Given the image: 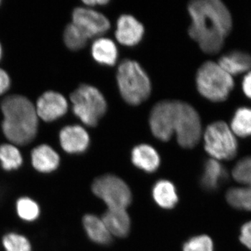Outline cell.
<instances>
[{
    "mask_svg": "<svg viewBox=\"0 0 251 251\" xmlns=\"http://www.w3.org/2000/svg\"><path fill=\"white\" fill-rule=\"evenodd\" d=\"M150 126L153 135L161 141H168L176 134L183 148H194L202 135L199 114L192 105L181 100H162L151 109Z\"/></svg>",
    "mask_w": 251,
    "mask_h": 251,
    "instance_id": "cell-1",
    "label": "cell"
},
{
    "mask_svg": "<svg viewBox=\"0 0 251 251\" xmlns=\"http://www.w3.org/2000/svg\"><path fill=\"white\" fill-rule=\"evenodd\" d=\"M191 18L188 34L203 52L216 54L232 28L230 12L220 0H195L188 6Z\"/></svg>",
    "mask_w": 251,
    "mask_h": 251,
    "instance_id": "cell-2",
    "label": "cell"
},
{
    "mask_svg": "<svg viewBox=\"0 0 251 251\" xmlns=\"http://www.w3.org/2000/svg\"><path fill=\"white\" fill-rule=\"evenodd\" d=\"M1 109L5 136L18 145L31 143L37 133L39 122L36 108L30 100L23 96H9L1 102Z\"/></svg>",
    "mask_w": 251,
    "mask_h": 251,
    "instance_id": "cell-3",
    "label": "cell"
},
{
    "mask_svg": "<svg viewBox=\"0 0 251 251\" xmlns=\"http://www.w3.org/2000/svg\"><path fill=\"white\" fill-rule=\"evenodd\" d=\"M117 80L122 98L130 105H139L151 94L150 77L134 60L125 59L120 63L117 69Z\"/></svg>",
    "mask_w": 251,
    "mask_h": 251,
    "instance_id": "cell-4",
    "label": "cell"
},
{
    "mask_svg": "<svg viewBox=\"0 0 251 251\" xmlns=\"http://www.w3.org/2000/svg\"><path fill=\"white\" fill-rule=\"evenodd\" d=\"M234 85L232 75L212 61L203 63L196 74L198 92L211 101H225L233 90Z\"/></svg>",
    "mask_w": 251,
    "mask_h": 251,
    "instance_id": "cell-5",
    "label": "cell"
},
{
    "mask_svg": "<svg viewBox=\"0 0 251 251\" xmlns=\"http://www.w3.org/2000/svg\"><path fill=\"white\" fill-rule=\"evenodd\" d=\"M73 111L88 126H96L107 111V102L101 92L92 85H81L70 96Z\"/></svg>",
    "mask_w": 251,
    "mask_h": 251,
    "instance_id": "cell-6",
    "label": "cell"
},
{
    "mask_svg": "<svg viewBox=\"0 0 251 251\" xmlns=\"http://www.w3.org/2000/svg\"><path fill=\"white\" fill-rule=\"evenodd\" d=\"M204 149L214 159L231 160L237 155L238 144L235 135L223 121L208 126L204 133Z\"/></svg>",
    "mask_w": 251,
    "mask_h": 251,
    "instance_id": "cell-7",
    "label": "cell"
},
{
    "mask_svg": "<svg viewBox=\"0 0 251 251\" xmlns=\"http://www.w3.org/2000/svg\"><path fill=\"white\" fill-rule=\"evenodd\" d=\"M92 191L101 199L108 209H124L131 202V192L123 180L112 175L97 178L92 184Z\"/></svg>",
    "mask_w": 251,
    "mask_h": 251,
    "instance_id": "cell-8",
    "label": "cell"
},
{
    "mask_svg": "<svg viewBox=\"0 0 251 251\" xmlns=\"http://www.w3.org/2000/svg\"><path fill=\"white\" fill-rule=\"evenodd\" d=\"M73 23L80 29L88 39L103 35L110 27L106 16L87 8L77 7L74 10Z\"/></svg>",
    "mask_w": 251,
    "mask_h": 251,
    "instance_id": "cell-9",
    "label": "cell"
},
{
    "mask_svg": "<svg viewBox=\"0 0 251 251\" xmlns=\"http://www.w3.org/2000/svg\"><path fill=\"white\" fill-rule=\"evenodd\" d=\"M68 110L67 99L58 92L49 91L38 99L36 110L44 121L52 122L65 115Z\"/></svg>",
    "mask_w": 251,
    "mask_h": 251,
    "instance_id": "cell-10",
    "label": "cell"
},
{
    "mask_svg": "<svg viewBox=\"0 0 251 251\" xmlns=\"http://www.w3.org/2000/svg\"><path fill=\"white\" fill-rule=\"evenodd\" d=\"M63 150L69 153H83L90 145V138L85 128L78 125L67 126L59 133Z\"/></svg>",
    "mask_w": 251,
    "mask_h": 251,
    "instance_id": "cell-11",
    "label": "cell"
},
{
    "mask_svg": "<svg viewBox=\"0 0 251 251\" xmlns=\"http://www.w3.org/2000/svg\"><path fill=\"white\" fill-rule=\"evenodd\" d=\"M145 29L141 23L130 15H122L117 23L115 37L122 45H137L143 39Z\"/></svg>",
    "mask_w": 251,
    "mask_h": 251,
    "instance_id": "cell-12",
    "label": "cell"
},
{
    "mask_svg": "<svg viewBox=\"0 0 251 251\" xmlns=\"http://www.w3.org/2000/svg\"><path fill=\"white\" fill-rule=\"evenodd\" d=\"M131 161L135 166L147 173H153L158 169L161 158L153 147L143 144L132 150Z\"/></svg>",
    "mask_w": 251,
    "mask_h": 251,
    "instance_id": "cell-13",
    "label": "cell"
},
{
    "mask_svg": "<svg viewBox=\"0 0 251 251\" xmlns=\"http://www.w3.org/2000/svg\"><path fill=\"white\" fill-rule=\"evenodd\" d=\"M102 219L112 235L124 237L129 232L130 220L126 209H108Z\"/></svg>",
    "mask_w": 251,
    "mask_h": 251,
    "instance_id": "cell-14",
    "label": "cell"
},
{
    "mask_svg": "<svg viewBox=\"0 0 251 251\" xmlns=\"http://www.w3.org/2000/svg\"><path fill=\"white\" fill-rule=\"evenodd\" d=\"M33 166L41 173H50L55 171L59 164L57 153L47 145L37 147L31 151Z\"/></svg>",
    "mask_w": 251,
    "mask_h": 251,
    "instance_id": "cell-15",
    "label": "cell"
},
{
    "mask_svg": "<svg viewBox=\"0 0 251 251\" xmlns=\"http://www.w3.org/2000/svg\"><path fill=\"white\" fill-rule=\"evenodd\" d=\"M218 64L232 76L250 70L251 55L243 51L234 50L223 55Z\"/></svg>",
    "mask_w": 251,
    "mask_h": 251,
    "instance_id": "cell-16",
    "label": "cell"
},
{
    "mask_svg": "<svg viewBox=\"0 0 251 251\" xmlns=\"http://www.w3.org/2000/svg\"><path fill=\"white\" fill-rule=\"evenodd\" d=\"M226 168L217 160L211 158L204 163V170L201 176V184L204 189L214 191L227 179Z\"/></svg>",
    "mask_w": 251,
    "mask_h": 251,
    "instance_id": "cell-17",
    "label": "cell"
},
{
    "mask_svg": "<svg viewBox=\"0 0 251 251\" xmlns=\"http://www.w3.org/2000/svg\"><path fill=\"white\" fill-rule=\"evenodd\" d=\"M83 226L86 233L92 242L101 245H107L112 241V234L109 232L103 219L93 214L84 216Z\"/></svg>",
    "mask_w": 251,
    "mask_h": 251,
    "instance_id": "cell-18",
    "label": "cell"
},
{
    "mask_svg": "<svg viewBox=\"0 0 251 251\" xmlns=\"http://www.w3.org/2000/svg\"><path fill=\"white\" fill-rule=\"evenodd\" d=\"M93 58L103 65L113 66L118 58V50L115 43L108 38H99L92 46Z\"/></svg>",
    "mask_w": 251,
    "mask_h": 251,
    "instance_id": "cell-19",
    "label": "cell"
},
{
    "mask_svg": "<svg viewBox=\"0 0 251 251\" xmlns=\"http://www.w3.org/2000/svg\"><path fill=\"white\" fill-rule=\"evenodd\" d=\"M152 195L156 204L163 209H172L178 202L176 188L168 180L157 181L153 186Z\"/></svg>",
    "mask_w": 251,
    "mask_h": 251,
    "instance_id": "cell-20",
    "label": "cell"
},
{
    "mask_svg": "<svg viewBox=\"0 0 251 251\" xmlns=\"http://www.w3.org/2000/svg\"><path fill=\"white\" fill-rule=\"evenodd\" d=\"M226 200L235 209L251 211V187L244 186L229 188L226 193Z\"/></svg>",
    "mask_w": 251,
    "mask_h": 251,
    "instance_id": "cell-21",
    "label": "cell"
},
{
    "mask_svg": "<svg viewBox=\"0 0 251 251\" xmlns=\"http://www.w3.org/2000/svg\"><path fill=\"white\" fill-rule=\"evenodd\" d=\"M231 130L237 136L246 138L251 135V109L242 107L234 113L231 122Z\"/></svg>",
    "mask_w": 251,
    "mask_h": 251,
    "instance_id": "cell-22",
    "label": "cell"
},
{
    "mask_svg": "<svg viewBox=\"0 0 251 251\" xmlns=\"http://www.w3.org/2000/svg\"><path fill=\"white\" fill-rule=\"evenodd\" d=\"M0 161L6 171H12L22 165L23 158L19 150L14 145L4 144L0 146Z\"/></svg>",
    "mask_w": 251,
    "mask_h": 251,
    "instance_id": "cell-23",
    "label": "cell"
},
{
    "mask_svg": "<svg viewBox=\"0 0 251 251\" xmlns=\"http://www.w3.org/2000/svg\"><path fill=\"white\" fill-rule=\"evenodd\" d=\"M87 36L74 23L68 25L64 32V41L66 46L72 50L83 49L88 41Z\"/></svg>",
    "mask_w": 251,
    "mask_h": 251,
    "instance_id": "cell-24",
    "label": "cell"
},
{
    "mask_svg": "<svg viewBox=\"0 0 251 251\" xmlns=\"http://www.w3.org/2000/svg\"><path fill=\"white\" fill-rule=\"evenodd\" d=\"M234 179L244 186L251 187V156L240 160L232 172Z\"/></svg>",
    "mask_w": 251,
    "mask_h": 251,
    "instance_id": "cell-25",
    "label": "cell"
},
{
    "mask_svg": "<svg viewBox=\"0 0 251 251\" xmlns=\"http://www.w3.org/2000/svg\"><path fill=\"white\" fill-rule=\"evenodd\" d=\"M17 211L21 219L27 221H33L39 216V207L37 203L30 198H22L17 202Z\"/></svg>",
    "mask_w": 251,
    "mask_h": 251,
    "instance_id": "cell-26",
    "label": "cell"
},
{
    "mask_svg": "<svg viewBox=\"0 0 251 251\" xmlns=\"http://www.w3.org/2000/svg\"><path fill=\"white\" fill-rule=\"evenodd\" d=\"M3 245L6 251H31V245L25 237L10 233L3 238Z\"/></svg>",
    "mask_w": 251,
    "mask_h": 251,
    "instance_id": "cell-27",
    "label": "cell"
},
{
    "mask_svg": "<svg viewBox=\"0 0 251 251\" xmlns=\"http://www.w3.org/2000/svg\"><path fill=\"white\" fill-rule=\"evenodd\" d=\"M183 251H214V244L207 235L196 236L185 243Z\"/></svg>",
    "mask_w": 251,
    "mask_h": 251,
    "instance_id": "cell-28",
    "label": "cell"
},
{
    "mask_svg": "<svg viewBox=\"0 0 251 251\" xmlns=\"http://www.w3.org/2000/svg\"><path fill=\"white\" fill-rule=\"evenodd\" d=\"M239 239L245 247L251 250V221L243 225Z\"/></svg>",
    "mask_w": 251,
    "mask_h": 251,
    "instance_id": "cell-29",
    "label": "cell"
},
{
    "mask_svg": "<svg viewBox=\"0 0 251 251\" xmlns=\"http://www.w3.org/2000/svg\"><path fill=\"white\" fill-rule=\"evenodd\" d=\"M10 86V78L7 73L0 69V95L7 91Z\"/></svg>",
    "mask_w": 251,
    "mask_h": 251,
    "instance_id": "cell-30",
    "label": "cell"
},
{
    "mask_svg": "<svg viewBox=\"0 0 251 251\" xmlns=\"http://www.w3.org/2000/svg\"><path fill=\"white\" fill-rule=\"evenodd\" d=\"M242 88L244 94L251 99V72L248 73L242 82Z\"/></svg>",
    "mask_w": 251,
    "mask_h": 251,
    "instance_id": "cell-31",
    "label": "cell"
},
{
    "mask_svg": "<svg viewBox=\"0 0 251 251\" xmlns=\"http://www.w3.org/2000/svg\"><path fill=\"white\" fill-rule=\"evenodd\" d=\"M108 0H88V1H83L84 4L89 6H94L96 5H105L108 4Z\"/></svg>",
    "mask_w": 251,
    "mask_h": 251,
    "instance_id": "cell-32",
    "label": "cell"
},
{
    "mask_svg": "<svg viewBox=\"0 0 251 251\" xmlns=\"http://www.w3.org/2000/svg\"><path fill=\"white\" fill-rule=\"evenodd\" d=\"M1 54H2V49H1V44H0V59L1 57Z\"/></svg>",
    "mask_w": 251,
    "mask_h": 251,
    "instance_id": "cell-33",
    "label": "cell"
},
{
    "mask_svg": "<svg viewBox=\"0 0 251 251\" xmlns=\"http://www.w3.org/2000/svg\"><path fill=\"white\" fill-rule=\"evenodd\" d=\"M0 4H1V1H0Z\"/></svg>",
    "mask_w": 251,
    "mask_h": 251,
    "instance_id": "cell-34",
    "label": "cell"
}]
</instances>
